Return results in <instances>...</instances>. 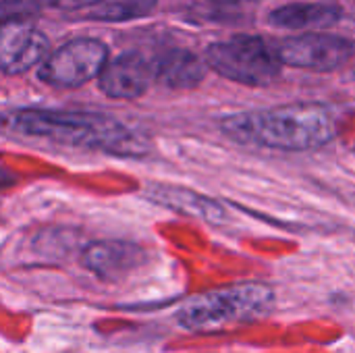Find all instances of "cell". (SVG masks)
Wrapping results in <instances>:
<instances>
[{
	"mask_svg": "<svg viewBox=\"0 0 355 353\" xmlns=\"http://www.w3.org/2000/svg\"><path fill=\"white\" fill-rule=\"evenodd\" d=\"M108 62V48L94 37H77L48 54L40 64V79L54 87H79L96 77Z\"/></svg>",
	"mask_w": 355,
	"mask_h": 353,
	"instance_id": "5b68a950",
	"label": "cell"
},
{
	"mask_svg": "<svg viewBox=\"0 0 355 353\" xmlns=\"http://www.w3.org/2000/svg\"><path fill=\"white\" fill-rule=\"evenodd\" d=\"M148 196L173 210L198 216L208 223H223L225 221V210L214 202L204 196H198L196 191L183 189V187H171V185H156L148 191Z\"/></svg>",
	"mask_w": 355,
	"mask_h": 353,
	"instance_id": "8fae6325",
	"label": "cell"
},
{
	"mask_svg": "<svg viewBox=\"0 0 355 353\" xmlns=\"http://www.w3.org/2000/svg\"><path fill=\"white\" fill-rule=\"evenodd\" d=\"M81 260L102 281H121L146 262V250L135 243L106 239L83 248Z\"/></svg>",
	"mask_w": 355,
	"mask_h": 353,
	"instance_id": "9c48e42d",
	"label": "cell"
},
{
	"mask_svg": "<svg viewBox=\"0 0 355 353\" xmlns=\"http://www.w3.org/2000/svg\"><path fill=\"white\" fill-rule=\"evenodd\" d=\"M354 42L333 33H302L277 46L279 60L297 69L335 71L354 56Z\"/></svg>",
	"mask_w": 355,
	"mask_h": 353,
	"instance_id": "8992f818",
	"label": "cell"
},
{
	"mask_svg": "<svg viewBox=\"0 0 355 353\" xmlns=\"http://www.w3.org/2000/svg\"><path fill=\"white\" fill-rule=\"evenodd\" d=\"M341 19V8L320 2H293L270 12V23L283 29L329 27Z\"/></svg>",
	"mask_w": 355,
	"mask_h": 353,
	"instance_id": "7c38bea8",
	"label": "cell"
},
{
	"mask_svg": "<svg viewBox=\"0 0 355 353\" xmlns=\"http://www.w3.org/2000/svg\"><path fill=\"white\" fill-rule=\"evenodd\" d=\"M275 304V291L260 283L231 285L191 298L177 312L187 331H210L266 314Z\"/></svg>",
	"mask_w": 355,
	"mask_h": 353,
	"instance_id": "3957f363",
	"label": "cell"
},
{
	"mask_svg": "<svg viewBox=\"0 0 355 353\" xmlns=\"http://www.w3.org/2000/svg\"><path fill=\"white\" fill-rule=\"evenodd\" d=\"M4 127L25 137L46 139L60 146L102 150L116 156H141L148 150L144 137L121 121L100 112L21 108L4 117Z\"/></svg>",
	"mask_w": 355,
	"mask_h": 353,
	"instance_id": "6da1fadb",
	"label": "cell"
},
{
	"mask_svg": "<svg viewBox=\"0 0 355 353\" xmlns=\"http://www.w3.org/2000/svg\"><path fill=\"white\" fill-rule=\"evenodd\" d=\"M152 79L154 64L139 52H125L106 62L98 77V85L108 98L133 100L146 94Z\"/></svg>",
	"mask_w": 355,
	"mask_h": 353,
	"instance_id": "ba28073f",
	"label": "cell"
},
{
	"mask_svg": "<svg viewBox=\"0 0 355 353\" xmlns=\"http://www.w3.org/2000/svg\"><path fill=\"white\" fill-rule=\"evenodd\" d=\"M206 77V62L193 52L175 48L154 62V79L173 89H189Z\"/></svg>",
	"mask_w": 355,
	"mask_h": 353,
	"instance_id": "30bf717a",
	"label": "cell"
},
{
	"mask_svg": "<svg viewBox=\"0 0 355 353\" xmlns=\"http://www.w3.org/2000/svg\"><path fill=\"white\" fill-rule=\"evenodd\" d=\"M156 0H94L77 17L94 21H127L148 15Z\"/></svg>",
	"mask_w": 355,
	"mask_h": 353,
	"instance_id": "4fadbf2b",
	"label": "cell"
},
{
	"mask_svg": "<svg viewBox=\"0 0 355 353\" xmlns=\"http://www.w3.org/2000/svg\"><path fill=\"white\" fill-rule=\"evenodd\" d=\"M206 64L231 81L262 87L279 77L283 62L277 48H270L262 37L233 35L208 46Z\"/></svg>",
	"mask_w": 355,
	"mask_h": 353,
	"instance_id": "277c9868",
	"label": "cell"
},
{
	"mask_svg": "<svg viewBox=\"0 0 355 353\" xmlns=\"http://www.w3.org/2000/svg\"><path fill=\"white\" fill-rule=\"evenodd\" d=\"M223 129L235 139L287 152L314 150L335 137L331 112L312 102L235 114L223 121Z\"/></svg>",
	"mask_w": 355,
	"mask_h": 353,
	"instance_id": "7a4b0ae2",
	"label": "cell"
},
{
	"mask_svg": "<svg viewBox=\"0 0 355 353\" xmlns=\"http://www.w3.org/2000/svg\"><path fill=\"white\" fill-rule=\"evenodd\" d=\"M50 42L27 19L0 23V71L19 75L48 58Z\"/></svg>",
	"mask_w": 355,
	"mask_h": 353,
	"instance_id": "52a82bcc",
	"label": "cell"
}]
</instances>
